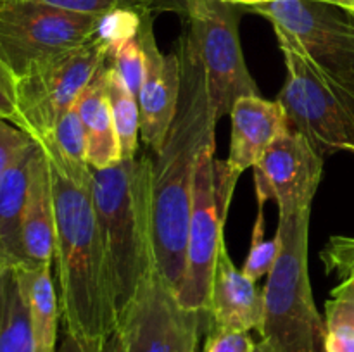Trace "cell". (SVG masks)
<instances>
[{
    "label": "cell",
    "mask_w": 354,
    "mask_h": 352,
    "mask_svg": "<svg viewBox=\"0 0 354 352\" xmlns=\"http://www.w3.org/2000/svg\"><path fill=\"white\" fill-rule=\"evenodd\" d=\"M0 352H35L30 306L17 266L0 273Z\"/></svg>",
    "instance_id": "ffe728a7"
},
{
    "label": "cell",
    "mask_w": 354,
    "mask_h": 352,
    "mask_svg": "<svg viewBox=\"0 0 354 352\" xmlns=\"http://www.w3.org/2000/svg\"><path fill=\"white\" fill-rule=\"evenodd\" d=\"M216 137L206 141L199 155L194 183L192 213L187 231L185 273L176 297L183 307L199 313L209 309L214 264L223 237L225 219L230 207L221 200L214 175Z\"/></svg>",
    "instance_id": "8fae6325"
},
{
    "label": "cell",
    "mask_w": 354,
    "mask_h": 352,
    "mask_svg": "<svg viewBox=\"0 0 354 352\" xmlns=\"http://www.w3.org/2000/svg\"><path fill=\"white\" fill-rule=\"evenodd\" d=\"M152 16L144 14L140 40L144 47L145 68L138 106H140V138L152 152H158L175 119L182 88V66L176 48L162 54L152 30Z\"/></svg>",
    "instance_id": "4fadbf2b"
},
{
    "label": "cell",
    "mask_w": 354,
    "mask_h": 352,
    "mask_svg": "<svg viewBox=\"0 0 354 352\" xmlns=\"http://www.w3.org/2000/svg\"><path fill=\"white\" fill-rule=\"evenodd\" d=\"M207 314L209 326L239 331H259L265 316L263 290L234 264L225 240L216 255Z\"/></svg>",
    "instance_id": "9a60e30c"
},
{
    "label": "cell",
    "mask_w": 354,
    "mask_h": 352,
    "mask_svg": "<svg viewBox=\"0 0 354 352\" xmlns=\"http://www.w3.org/2000/svg\"><path fill=\"white\" fill-rule=\"evenodd\" d=\"M266 2H272V0H239V6L252 7V6H258V3H266Z\"/></svg>",
    "instance_id": "e575fe53"
},
{
    "label": "cell",
    "mask_w": 354,
    "mask_h": 352,
    "mask_svg": "<svg viewBox=\"0 0 354 352\" xmlns=\"http://www.w3.org/2000/svg\"><path fill=\"white\" fill-rule=\"evenodd\" d=\"M194 352H199V349H196V351H194Z\"/></svg>",
    "instance_id": "ab89813d"
},
{
    "label": "cell",
    "mask_w": 354,
    "mask_h": 352,
    "mask_svg": "<svg viewBox=\"0 0 354 352\" xmlns=\"http://www.w3.org/2000/svg\"><path fill=\"white\" fill-rule=\"evenodd\" d=\"M263 209L265 207H258L254 226H252L251 245H249V252L242 264V273L252 282H258L263 276H268L280 252V240L277 233L272 240L265 238V213Z\"/></svg>",
    "instance_id": "603a6c76"
},
{
    "label": "cell",
    "mask_w": 354,
    "mask_h": 352,
    "mask_svg": "<svg viewBox=\"0 0 354 352\" xmlns=\"http://www.w3.org/2000/svg\"><path fill=\"white\" fill-rule=\"evenodd\" d=\"M99 352H127L124 351L123 335H121L120 328H116V330L111 331L107 337H104Z\"/></svg>",
    "instance_id": "1f68e13d"
},
{
    "label": "cell",
    "mask_w": 354,
    "mask_h": 352,
    "mask_svg": "<svg viewBox=\"0 0 354 352\" xmlns=\"http://www.w3.org/2000/svg\"><path fill=\"white\" fill-rule=\"evenodd\" d=\"M209 314L183 307L175 289L156 269L120 314L127 352H194Z\"/></svg>",
    "instance_id": "30bf717a"
},
{
    "label": "cell",
    "mask_w": 354,
    "mask_h": 352,
    "mask_svg": "<svg viewBox=\"0 0 354 352\" xmlns=\"http://www.w3.org/2000/svg\"><path fill=\"white\" fill-rule=\"evenodd\" d=\"M104 16L76 14L35 0H3L0 57L19 78L38 62L86 43Z\"/></svg>",
    "instance_id": "ba28073f"
},
{
    "label": "cell",
    "mask_w": 354,
    "mask_h": 352,
    "mask_svg": "<svg viewBox=\"0 0 354 352\" xmlns=\"http://www.w3.org/2000/svg\"><path fill=\"white\" fill-rule=\"evenodd\" d=\"M152 157L127 159L92 171V199L118 316L156 271L152 242Z\"/></svg>",
    "instance_id": "3957f363"
},
{
    "label": "cell",
    "mask_w": 354,
    "mask_h": 352,
    "mask_svg": "<svg viewBox=\"0 0 354 352\" xmlns=\"http://www.w3.org/2000/svg\"><path fill=\"white\" fill-rule=\"evenodd\" d=\"M286 62V81L279 100L289 128L303 135L322 155H354V93L325 72L303 47L273 26Z\"/></svg>",
    "instance_id": "5b68a950"
},
{
    "label": "cell",
    "mask_w": 354,
    "mask_h": 352,
    "mask_svg": "<svg viewBox=\"0 0 354 352\" xmlns=\"http://www.w3.org/2000/svg\"><path fill=\"white\" fill-rule=\"evenodd\" d=\"M248 9L289 33L325 72L354 93V12L317 0H272Z\"/></svg>",
    "instance_id": "9c48e42d"
},
{
    "label": "cell",
    "mask_w": 354,
    "mask_h": 352,
    "mask_svg": "<svg viewBox=\"0 0 354 352\" xmlns=\"http://www.w3.org/2000/svg\"><path fill=\"white\" fill-rule=\"evenodd\" d=\"M123 6L128 9L137 10L140 14H154L159 10H168V9H178V6L169 3L168 0H120Z\"/></svg>",
    "instance_id": "4dcf8cb0"
},
{
    "label": "cell",
    "mask_w": 354,
    "mask_h": 352,
    "mask_svg": "<svg viewBox=\"0 0 354 352\" xmlns=\"http://www.w3.org/2000/svg\"><path fill=\"white\" fill-rule=\"evenodd\" d=\"M47 157L78 185H92V171L86 161V135L76 106L59 117L50 137L40 144Z\"/></svg>",
    "instance_id": "44dd1931"
},
{
    "label": "cell",
    "mask_w": 354,
    "mask_h": 352,
    "mask_svg": "<svg viewBox=\"0 0 354 352\" xmlns=\"http://www.w3.org/2000/svg\"><path fill=\"white\" fill-rule=\"evenodd\" d=\"M256 352H273L272 347H270L266 342H258V347H256Z\"/></svg>",
    "instance_id": "d590c367"
},
{
    "label": "cell",
    "mask_w": 354,
    "mask_h": 352,
    "mask_svg": "<svg viewBox=\"0 0 354 352\" xmlns=\"http://www.w3.org/2000/svg\"><path fill=\"white\" fill-rule=\"evenodd\" d=\"M30 306L35 352L57 351L61 304L52 280V266H17Z\"/></svg>",
    "instance_id": "d6986e66"
},
{
    "label": "cell",
    "mask_w": 354,
    "mask_h": 352,
    "mask_svg": "<svg viewBox=\"0 0 354 352\" xmlns=\"http://www.w3.org/2000/svg\"><path fill=\"white\" fill-rule=\"evenodd\" d=\"M111 62L127 88L138 99L142 79H144L145 55L140 40V30L111 48Z\"/></svg>",
    "instance_id": "cb8c5ba5"
},
{
    "label": "cell",
    "mask_w": 354,
    "mask_h": 352,
    "mask_svg": "<svg viewBox=\"0 0 354 352\" xmlns=\"http://www.w3.org/2000/svg\"><path fill=\"white\" fill-rule=\"evenodd\" d=\"M230 119V150L225 164L228 173L239 179L289 130V119L279 100L263 99L261 95L241 97L232 107Z\"/></svg>",
    "instance_id": "5bb4252c"
},
{
    "label": "cell",
    "mask_w": 354,
    "mask_h": 352,
    "mask_svg": "<svg viewBox=\"0 0 354 352\" xmlns=\"http://www.w3.org/2000/svg\"><path fill=\"white\" fill-rule=\"evenodd\" d=\"M176 52L182 66V88L175 119L152 157L151 209L156 269L178 292L185 273L197 164L206 141L216 137L218 117L209 102L203 59L187 28Z\"/></svg>",
    "instance_id": "6da1fadb"
},
{
    "label": "cell",
    "mask_w": 354,
    "mask_h": 352,
    "mask_svg": "<svg viewBox=\"0 0 354 352\" xmlns=\"http://www.w3.org/2000/svg\"><path fill=\"white\" fill-rule=\"evenodd\" d=\"M107 97L120 138L121 157L123 161L135 159L138 154V138H140V106L137 97L127 88L123 79L113 68V62L107 78Z\"/></svg>",
    "instance_id": "7402d4cb"
},
{
    "label": "cell",
    "mask_w": 354,
    "mask_h": 352,
    "mask_svg": "<svg viewBox=\"0 0 354 352\" xmlns=\"http://www.w3.org/2000/svg\"><path fill=\"white\" fill-rule=\"evenodd\" d=\"M2 3H3V0H0V7H2Z\"/></svg>",
    "instance_id": "f35d334b"
},
{
    "label": "cell",
    "mask_w": 354,
    "mask_h": 352,
    "mask_svg": "<svg viewBox=\"0 0 354 352\" xmlns=\"http://www.w3.org/2000/svg\"><path fill=\"white\" fill-rule=\"evenodd\" d=\"M111 47L99 30L86 43L38 62L17 78V116L14 123L38 144L54 131L59 117L71 109L109 59Z\"/></svg>",
    "instance_id": "8992f818"
},
{
    "label": "cell",
    "mask_w": 354,
    "mask_h": 352,
    "mask_svg": "<svg viewBox=\"0 0 354 352\" xmlns=\"http://www.w3.org/2000/svg\"><path fill=\"white\" fill-rule=\"evenodd\" d=\"M258 344L251 337V331L207 328V337L203 352H256Z\"/></svg>",
    "instance_id": "d4e9b609"
},
{
    "label": "cell",
    "mask_w": 354,
    "mask_h": 352,
    "mask_svg": "<svg viewBox=\"0 0 354 352\" xmlns=\"http://www.w3.org/2000/svg\"><path fill=\"white\" fill-rule=\"evenodd\" d=\"M111 57L100 66L88 85L76 100L82 123L86 135V161L92 169H107L120 164L121 157L120 138L107 97V78H109Z\"/></svg>",
    "instance_id": "e0dca14e"
},
{
    "label": "cell",
    "mask_w": 354,
    "mask_h": 352,
    "mask_svg": "<svg viewBox=\"0 0 354 352\" xmlns=\"http://www.w3.org/2000/svg\"><path fill=\"white\" fill-rule=\"evenodd\" d=\"M332 299H341V300H353L354 302V276L353 278L344 280L339 283L334 290H332Z\"/></svg>",
    "instance_id": "d6a6232c"
},
{
    "label": "cell",
    "mask_w": 354,
    "mask_h": 352,
    "mask_svg": "<svg viewBox=\"0 0 354 352\" xmlns=\"http://www.w3.org/2000/svg\"><path fill=\"white\" fill-rule=\"evenodd\" d=\"M35 2L69 10V12L90 14V16H107L118 9H128L120 0H35Z\"/></svg>",
    "instance_id": "4316f807"
},
{
    "label": "cell",
    "mask_w": 354,
    "mask_h": 352,
    "mask_svg": "<svg viewBox=\"0 0 354 352\" xmlns=\"http://www.w3.org/2000/svg\"><path fill=\"white\" fill-rule=\"evenodd\" d=\"M102 342H88L64 330L55 352H99Z\"/></svg>",
    "instance_id": "f546056e"
},
{
    "label": "cell",
    "mask_w": 354,
    "mask_h": 352,
    "mask_svg": "<svg viewBox=\"0 0 354 352\" xmlns=\"http://www.w3.org/2000/svg\"><path fill=\"white\" fill-rule=\"evenodd\" d=\"M317 2L330 3V6L341 7V9L349 10V12H354V0H317Z\"/></svg>",
    "instance_id": "836d02e7"
},
{
    "label": "cell",
    "mask_w": 354,
    "mask_h": 352,
    "mask_svg": "<svg viewBox=\"0 0 354 352\" xmlns=\"http://www.w3.org/2000/svg\"><path fill=\"white\" fill-rule=\"evenodd\" d=\"M35 138L9 119H0V176L17 154Z\"/></svg>",
    "instance_id": "484cf974"
},
{
    "label": "cell",
    "mask_w": 354,
    "mask_h": 352,
    "mask_svg": "<svg viewBox=\"0 0 354 352\" xmlns=\"http://www.w3.org/2000/svg\"><path fill=\"white\" fill-rule=\"evenodd\" d=\"M325 326V352H354V326L351 323H328Z\"/></svg>",
    "instance_id": "f1b7e54d"
},
{
    "label": "cell",
    "mask_w": 354,
    "mask_h": 352,
    "mask_svg": "<svg viewBox=\"0 0 354 352\" xmlns=\"http://www.w3.org/2000/svg\"><path fill=\"white\" fill-rule=\"evenodd\" d=\"M50 162L55 200V254L64 330L102 342L120 326L116 299L100 238L92 185H78Z\"/></svg>",
    "instance_id": "7a4b0ae2"
},
{
    "label": "cell",
    "mask_w": 354,
    "mask_h": 352,
    "mask_svg": "<svg viewBox=\"0 0 354 352\" xmlns=\"http://www.w3.org/2000/svg\"><path fill=\"white\" fill-rule=\"evenodd\" d=\"M6 266H12V264H9V261H7V257H6V254H3L2 247H0V273H2V269L6 268Z\"/></svg>",
    "instance_id": "8d00e7d4"
},
{
    "label": "cell",
    "mask_w": 354,
    "mask_h": 352,
    "mask_svg": "<svg viewBox=\"0 0 354 352\" xmlns=\"http://www.w3.org/2000/svg\"><path fill=\"white\" fill-rule=\"evenodd\" d=\"M24 266H52L55 254V200L50 162L40 145L31 162L21 221Z\"/></svg>",
    "instance_id": "2e32d148"
},
{
    "label": "cell",
    "mask_w": 354,
    "mask_h": 352,
    "mask_svg": "<svg viewBox=\"0 0 354 352\" xmlns=\"http://www.w3.org/2000/svg\"><path fill=\"white\" fill-rule=\"evenodd\" d=\"M324 161L303 135L292 128L283 131L252 168L258 207L273 199L279 204V217L311 209Z\"/></svg>",
    "instance_id": "7c38bea8"
},
{
    "label": "cell",
    "mask_w": 354,
    "mask_h": 352,
    "mask_svg": "<svg viewBox=\"0 0 354 352\" xmlns=\"http://www.w3.org/2000/svg\"><path fill=\"white\" fill-rule=\"evenodd\" d=\"M40 144L33 140L14 157L0 176V247L12 266H24L21 221L30 185L31 162Z\"/></svg>",
    "instance_id": "ac0fdd59"
},
{
    "label": "cell",
    "mask_w": 354,
    "mask_h": 352,
    "mask_svg": "<svg viewBox=\"0 0 354 352\" xmlns=\"http://www.w3.org/2000/svg\"><path fill=\"white\" fill-rule=\"evenodd\" d=\"M180 9L203 59L209 102L220 121L241 97L261 95L242 54L237 3L180 0Z\"/></svg>",
    "instance_id": "52a82bcc"
},
{
    "label": "cell",
    "mask_w": 354,
    "mask_h": 352,
    "mask_svg": "<svg viewBox=\"0 0 354 352\" xmlns=\"http://www.w3.org/2000/svg\"><path fill=\"white\" fill-rule=\"evenodd\" d=\"M311 209L279 217L280 252L263 286L259 335L273 352H325V320L315 304L308 268Z\"/></svg>",
    "instance_id": "277c9868"
},
{
    "label": "cell",
    "mask_w": 354,
    "mask_h": 352,
    "mask_svg": "<svg viewBox=\"0 0 354 352\" xmlns=\"http://www.w3.org/2000/svg\"><path fill=\"white\" fill-rule=\"evenodd\" d=\"M227 2H232V3H237V6H239V0H227Z\"/></svg>",
    "instance_id": "74e56055"
},
{
    "label": "cell",
    "mask_w": 354,
    "mask_h": 352,
    "mask_svg": "<svg viewBox=\"0 0 354 352\" xmlns=\"http://www.w3.org/2000/svg\"><path fill=\"white\" fill-rule=\"evenodd\" d=\"M17 116V76L0 57V119L16 121Z\"/></svg>",
    "instance_id": "83f0119b"
}]
</instances>
